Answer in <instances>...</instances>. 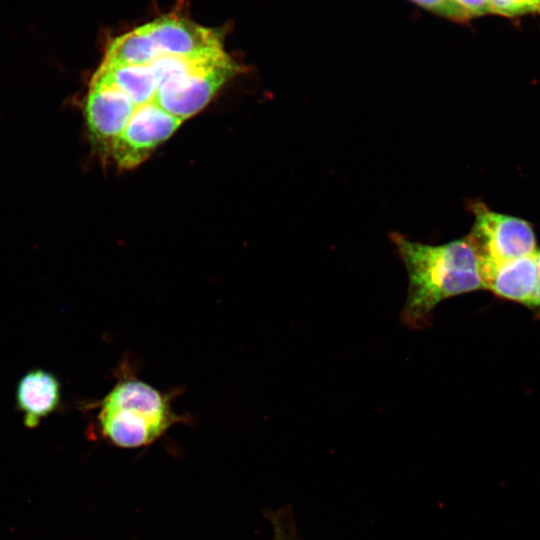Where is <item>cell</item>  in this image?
Listing matches in <instances>:
<instances>
[{
    "mask_svg": "<svg viewBox=\"0 0 540 540\" xmlns=\"http://www.w3.org/2000/svg\"><path fill=\"white\" fill-rule=\"evenodd\" d=\"M408 273L403 322L422 328L435 306L446 298L483 289L479 255L469 236L442 245L414 242L393 234Z\"/></svg>",
    "mask_w": 540,
    "mask_h": 540,
    "instance_id": "6da1fadb",
    "label": "cell"
},
{
    "mask_svg": "<svg viewBox=\"0 0 540 540\" xmlns=\"http://www.w3.org/2000/svg\"><path fill=\"white\" fill-rule=\"evenodd\" d=\"M121 364L112 389L94 406L102 435L123 448L153 443L172 425L183 421L172 406L173 395L163 393Z\"/></svg>",
    "mask_w": 540,
    "mask_h": 540,
    "instance_id": "7a4b0ae2",
    "label": "cell"
},
{
    "mask_svg": "<svg viewBox=\"0 0 540 540\" xmlns=\"http://www.w3.org/2000/svg\"><path fill=\"white\" fill-rule=\"evenodd\" d=\"M239 68L223 51L193 72L160 85L152 103L184 121L201 111Z\"/></svg>",
    "mask_w": 540,
    "mask_h": 540,
    "instance_id": "3957f363",
    "label": "cell"
},
{
    "mask_svg": "<svg viewBox=\"0 0 540 540\" xmlns=\"http://www.w3.org/2000/svg\"><path fill=\"white\" fill-rule=\"evenodd\" d=\"M469 236L480 259L504 262L533 254L536 239L531 225L519 218L489 211L478 205Z\"/></svg>",
    "mask_w": 540,
    "mask_h": 540,
    "instance_id": "277c9868",
    "label": "cell"
},
{
    "mask_svg": "<svg viewBox=\"0 0 540 540\" xmlns=\"http://www.w3.org/2000/svg\"><path fill=\"white\" fill-rule=\"evenodd\" d=\"M183 120L165 112L156 104L137 107L124 130L112 141L109 149L115 163L132 169L146 160L152 151L167 140Z\"/></svg>",
    "mask_w": 540,
    "mask_h": 540,
    "instance_id": "5b68a950",
    "label": "cell"
},
{
    "mask_svg": "<svg viewBox=\"0 0 540 540\" xmlns=\"http://www.w3.org/2000/svg\"><path fill=\"white\" fill-rule=\"evenodd\" d=\"M137 107L120 90L93 79L85 100L84 114L92 138L105 148L124 130Z\"/></svg>",
    "mask_w": 540,
    "mask_h": 540,
    "instance_id": "8992f818",
    "label": "cell"
},
{
    "mask_svg": "<svg viewBox=\"0 0 540 540\" xmlns=\"http://www.w3.org/2000/svg\"><path fill=\"white\" fill-rule=\"evenodd\" d=\"M146 26L160 56H195L223 49L218 30L185 18L163 16Z\"/></svg>",
    "mask_w": 540,
    "mask_h": 540,
    "instance_id": "52a82bcc",
    "label": "cell"
},
{
    "mask_svg": "<svg viewBox=\"0 0 540 540\" xmlns=\"http://www.w3.org/2000/svg\"><path fill=\"white\" fill-rule=\"evenodd\" d=\"M536 251L504 262L479 258L483 289H488L500 298L527 306L537 280Z\"/></svg>",
    "mask_w": 540,
    "mask_h": 540,
    "instance_id": "ba28073f",
    "label": "cell"
},
{
    "mask_svg": "<svg viewBox=\"0 0 540 540\" xmlns=\"http://www.w3.org/2000/svg\"><path fill=\"white\" fill-rule=\"evenodd\" d=\"M59 379L41 368L28 371L18 382L16 406L23 414L24 424L35 428L40 421L54 413L61 405Z\"/></svg>",
    "mask_w": 540,
    "mask_h": 540,
    "instance_id": "9c48e42d",
    "label": "cell"
},
{
    "mask_svg": "<svg viewBox=\"0 0 540 540\" xmlns=\"http://www.w3.org/2000/svg\"><path fill=\"white\" fill-rule=\"evenodd\" d=\"M93 79L114 86L136 106L152 103L157 83L149 65H123L102 62Z\"/></svg>",
    "mask_w": 540,
    "mask_h": 540,
    "instance_id": "30bf717a",
    "label": "cell"
},
{
    "mask_svg": "<svg viewBox=\"0 0 540 540\" xmlns=\"http://www.w3.org/2000/svg\"><path fill=\"white\" fill-rule=\"evenodd\" d=\"M158 57L160 54L145 24L112 39L106 47L104 61L123 65H149Z\"/></svg>",
    "mask_w": 540,
    "mask_h": 540,
    "instance_id": "8fae6325",
    "label": "cell"
},
{
    "mask_svg": "<svg viewBox=\"0 0 540 540\" xmlns=\"http://www.w3.org/2000/svg\"><path fill=\"white\" fill-rule=\"evenodd\" d=\"M491 14L515 17L540 13V0H488Z\"/></svg>",
    "mask_w": 540,
    "mask_h": 540,
    "instance_id": "7c38bea8",
    "label": "cell"
},
{
    "mask_svg": "<svg viewBox=\"0 0 540 540\" xmlns=\"http://www.w3.org/2000/svg\"><path fill=\"white\" fill-rule=\"evenodd\" d=\"M422 8L447 18L449 20L465 23L470 21L469 15L454 0H411Z\"/></svg>",
    "mask_w": 540,
    "mask_h": 540,
    "instance_id": "4fadbf2b",
    "label": "cell"
},
{
    "mask_svg": "<svg viewBox=\"0 0 540 540\" xmlns=\"http://www.w3.org/2000/svg\"><path fill=\"white\" fill-rule=\"evenodd\" d=\"M469 15L470 19L491 14L488 0H454Z\"/></svg>",
    "mask_w": 540,
    "mask_h": 540,
    "instance_id": "5bb4252c",
    "label": "cell"
},
{
    "mask_svg": "<svg viewBox=\"0 0 540 540\" xmlns=\"http://www.w3.org/2000/svg\"><path fill=\"white\" fill-rule=\"evenodd\" d=\"M535 255L537 262V280L533 294L527 304V307L532 309H540V251L537 250Z\"/></svg>",
    "mask_w": 540,
    "mask_h": 540,
    "instance_id": "9a60e30c",
    "label": "cell"
},
{
    "mask_svg": "<svg viewBox=\"0 0 540 540\" xmlns=\"http://www.w3.org/2000/svg\"><path fill=\"white\" fill-rule=\"evenodd\" d=\"M274 540H292V539H291L290 536H288V534L284 533V531L280 528L276 532V536H275Z\"/></svg>",
    "mask_w": 540,
    "mask_h": 540,
    "instance_id": "2e32d148",
    "label": "cell"
}]
</instances>
